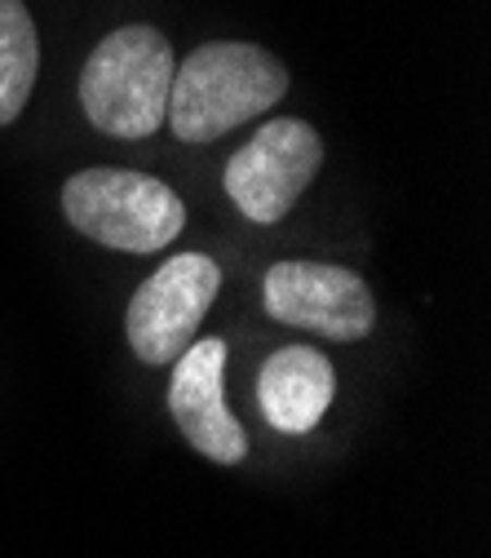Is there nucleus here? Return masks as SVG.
<instances>
[{"label": "nucleus", "mask_w": 491, "mask_h": 558, "mask_svg": "<svg viewBox=\"0 0 491 558\" xmlns=\"http://www.w3.org/2000/svg\"><path fill=\"white\" fill-rule=\"evenodd\" d=\"M284 94V62L257 45L222 40L195 49L182 66H173L164 120L173 124L177 143H213V137L248 124L257 111H270Z\"/></svg>", "instance_id": "f257e3e1"}, {"label": "nucleus", "mask_w": 491, "mask_h": 558, "mask_svg": "<svg viewBox=\"0 0 491 558\" xmlns=\"http://www.w3.org/2000/svg\"><path fill=\"white\" fill-rule=\"evenodd\" d=\"M173 49L156 27L111 32L81 72V102L111 137H151L169 116Z\"/></svg>", "instance_id": "f03ea898"}, {"label": "nucleus", "mask_w": 491, "mask_h": 558, "mask_svg": "<svg viewBox=\"0 0 491 558\" xmlns=\"http://www.w3.org/2000/svg\"><path fill=\"white\" fill-rule=\"evenodd\" d=\"M66 222L115 253H156L177 240L186 208L169 182L128 169H85L62 186Z\"/></svg>", "instance_id": "7ed1b4c3"}, {"label": "nucleus", "mask_w": 491, "mask_h": 558, "mask_svg": "<svg viewBox=\"0 0 491 558\" xmlns=\"http://www.w3.org/2000/svg\"><path fill=\"white\" fill-rule=\"evenodd\" d=\"M323 165V143L306 120H266L226 165V195L253 222H279Z\"/></svg>", "instance_id": "20e7f679"}, {"label": "nucleus", "mask_w": 491, "mask_h": 558, "mask_svg": "<svg viewBox=\"0 0 491 558\" xmlns=\"http://www.w3.org/2000/svg\"><path fill=\"white\" fill-rule=\"evenodd\" d=\"M222 289V270L204 253H177L169 257L143 289L133 293L128 306V345L147 364H173L195 341V328L204 311L213 306Z\"/></svg>", "instance_id": "39448f33"}, {"label": "nucleus", "mask_w": 491, "mask_h": 558, "mask_svg": "<svg viewBox=\"0 0 491 558\" xmlns=\"http://www.w3.org/2000/svg\"><path fill=\"white\" fill-rule=\"evenodd\" d=\"M266 315L306 332H323L332 341H359L372 332L377 306L368 284L328 262H279L266 275Z\"/></svg>", "instance_id": "423d86ee"}, {"label": "nucleus", "mask_w": 491, "mask_h": 558, "mask_svg": "<svg viewBox=\"0 0 491 558\" xmlns=\"http://www.w3.org/2000/svg\"><path fill=\"white\" fill-rule=\"evenodd\" d=\"M173 364L177 368H173V386H169V408H173V422L186 435V444L218 465L244 461L248 439L226 408V386H222L226 341H218V337L191 341Z\"/></svg>", "instance_id": "0eeeda50"}, {"label": "nucleus", "mask_w": 491, "mask_h": 558, "mask_svg": "<svg viewBox=\"0 0 491 558\" xmlns=\"http://www.w3.org/2000/svg\"><path fill=\"white\" fill-rule=\"evenodd\" d=\"M332 390H336L332 364L319 351H310V345H289V351H274L266 360L257 381V403L274 430L306 435L323 422Z\"/></svg>", "instance_id": "6e6552de"}, {"label": "nucleus", "mask_w": 491, "mask_h": 558, "mask_svg": "<svg viewBox=\"0 0 491 558\" xmlns=\"http://www.w3.org/2000/svg\"><path fill=\"white\" fill-rule=\"evenodd\" d=\"M36 23L23 0H0V124L19 120L27 107V94L36 85Z\"/></svg>", "instance_id": "1a4fd4ad"}]
</instances>
